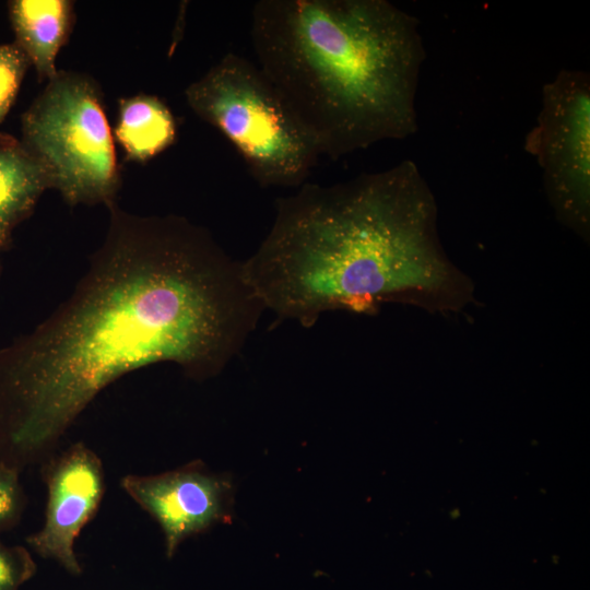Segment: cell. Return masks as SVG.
I'll list each match as a JSON object with an SVG mask.
<instances>
[{
  "mask_svg": "<svg viewBox=\"0 0 590 590\" xmlns=\"http://www.w3.org/2000/svg\"><path fill=\"white\" fill-rule=\"evenodd\" d=\"M106 208V236L72 294L0 347V463L20 473L54 457L94 398L134 369L219 375L264 311L243 262L204 227Z\"/></svg>",
  "mask_w": 590,
  "mask_h": 590,
  "instance_id": "6da1fadb",
  "label": "cell"
},
{
  "mask_svg": "<svg viewBox=\"0 0 590 590\" xmlns=\"http://www.w3.org/2000/svg\"><path fill=\"white\" fill-rule=\"evenodd\" d=\"M241 262L264 310L305 328L327 311L375 314L386 303L457 312L474 295L441 247L435 197L412 161L279 198Z\"/></svg>",
  "mask_w": 590,
  "mask_h": 590,
  "instance_id": "7a4b0ae2",
  "label": "cell"
},
{
  "mask_svg": "<svg viewBox=\"0 0 590 590\" xmlns=\"http://www.w3.org/2000/svg\"><path fill=\"white\" fill-rule=\"evenodd\" d=\"M257 66L319 155L333 160L417 130L426 59L420 22L387 0H260Z\"/></svg>",
  "mask_w": 590,
  "mask_h": 590,
  "instance_id": "3957f363",
  "label": "cell"
},
{
  "mask_svg": "<svg viewBox=\"0 0 590 590\" xmlns=\"http://www.w3.org/2000/svg\"><path fill=\"white\" fill-rule=\"evenodd\" d=\"M185 96L233 145L258 185L306 182L319 152L257 64L228 52L189 84Z\"/></svg>",
  "mask_w": 590,
  "mask_h": 590,
  "instance_id": "277c9868",
  "label": "cell"
},
{
  "mask_svg": "<svg viewBox=\"0 0 590 590\" xmlns=\"http://www.w3.org/2000/svg\"><path fill=\"white\" fill-rule=\"evenodd\" d=\"M21 131L69 206L116 202L121 176L115 141L91 76L58 71L22 115Z\"/></svg>",
  "mask_w": 590,
  "mask_h": 590,
  "instance_id": "5b68a950",
  "label": "cell"
},
{
  "mask_svg": "<svg viewBox=\"0 0 590 590\" xmlns=\"http://www.w3.org/2000/svg\"><path fill=\"white\" fill-rule=\"evenodd\" d=\"M526 149L536 158L558 220L588 239L590 226V79L563 70L542 91Z\"/></svg>",
  "mask_w": 590,
  "mask_h": 590,
  "instance_id": "8992f818",
  "label": "cell"
},
{
  "mask_svg": "<svg viewBox=\"0 0 590 590\" xmlns=\"http://www.w3.org/2000/svg\"><path fill=\"white\" fill-rule=\"evenodd\" d=\"M120 486L160 524L168 557L187 538L231 522V479L198 461L154 475L128 474Z\"/></svg>",
  "mask_w": 590,
  "mask_h": 590,
  "instance_id": "52a82bcc",
  "label": "cell"
},
{
  "mask_svg": "<svg viewBox=\"0 0 590 590\" xmlns=\"http://www.w3.org/2000/svg\"><path fill=\"white\" fill-rule=\"evenodd\" d=\"M42 471L48 493L45 520L26 542L42 557L54 559L78 575L81 566L74 543L104 495L102 460L86 445L76 442L51 457Z\"/></svg>",
  "mask_w": 590,
  "mask_h": 590,
  "instance_id": "ba28073f",
  "label": "cell"
},
{
  "mask_svg": "<svg viewBox=\"0 0 590 590\" xmlns=\"http://www.w3.org/2000/svg\"><path fill=\"white\" fill-rule=\"evenodd\" d=\"M9 16L15 44L34 66L40 81H49L59 70L56 59L74 24L69 0H11Z\"/></svg>",
  "mask_w": 590,
  "mask_h": 590,
  "instance_id": "9c48e42d",
  "label": "cell"
},
{
  "mask_svg": "<svg viewBox=\"0 0 590 590\" xmlns=\"http://www.w3.org/2000/svg\"><path fill=\"white\" fill-rule=\"evenodd\" d=\"M47 189L52 186L45 166L21 140L0 132V251L10 247L14 229Z\"/></svg>",
  "mask_w": 590,
  "mask_h": 590,
  "instance_id": "30bf717a",
  "label": "cell"
},
{
  "mask_svg": "<svg viewBox=\"0 0 590 590\" xmlns=\"http://www.w3.org/2000/svg\"><path fill=\"white\" fill-rule=\"evenodd\" d=\"M114 135L128 160L145 163L175 142L177 125L163 101L139 94L119 101Z\"/></svg>",
  "mask_w": 590,
  "mask_h": 590,
  "instance_id": "8fae6325",
  "label": "cell"
},
{
  "mask_svg": "<svg viewBox=\"0 0 590 590\" xmlns=\"http://www.w3.org/2000/svg\"><path fill=\"white\" fill-rule=\"evenodd\" d=\"M30 64L15 43L0 44V122L14 104Z\"/></svg>",
  "mask_w": 590,
  "mask_h": 590,
  "instance_id": "7c38bea8",
  "label": "cell"
},
{
  "mask_svg": "<svg viewBox=\"0 0 590 590\" xmlns=\"http://www.w3.org/2000/svg\"><path fill=\"white\" fill-rule=\"evenodd\" d=\"M26 504L20 472L0 463V533L14 528Z\"/></svg>",
  "mask_w": 590,
  "mask_h": 590,
  "instance_id": "4fadbf2b",
  "label": "cell"
},
{
  "mask_svg": "<svg viewBox=\"0 0 590 590\" xmlns=\"http://www.w3.org/2000/svg\"><path fill=\"white\" fill-rule=\"evenodd\" d=\"M36 571V564L24 546L0 542V590H19Z\"/></svg>",
  "mask_w": 590,
  "mask_h": 590,
  "instance_id": "5bb4252c",
  "label": "cell"
},
{
  "mask_svg": "<svg viewBox=\"0 0 590 590\" xmlns=\"http://www.w3.org/2000/svg\"><path fill=\"white\" fill-rule=\"evenodd\" d=\"M0 274H1V264H0Z\"/></svg>",
  "mask_w": 590,
  "mask_h": 590,
  "instance_id": "9a60e30c",
  "label": "cell"
}]
</instances>
